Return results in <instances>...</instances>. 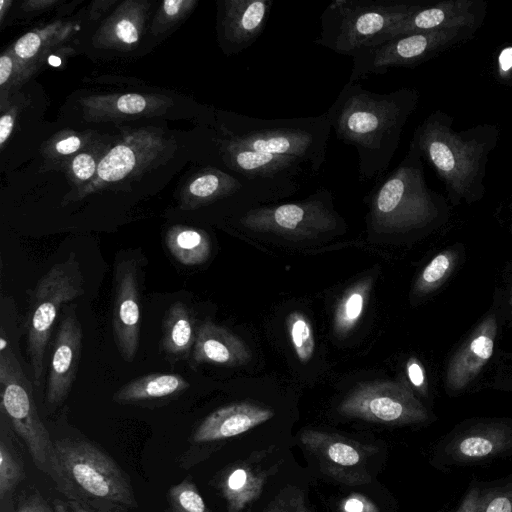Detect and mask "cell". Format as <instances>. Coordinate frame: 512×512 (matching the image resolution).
<instances>
[{
	"label": "cell",
	"instance_id": "277c9868",
	"mask_svg": "<svg viewBox=\"0 0 512 512\" xmlns=\"http://www.w3.org/2000/svg\"><path fill=\"white\" fill-rule=\"evenodd\" d=\"M365 201L369 227L378 234L421 230L438 223L447 212L444 197L428 187L423 159L411 142L401 162L380 179Z\"/></svg>",
	"mask_w": 512,
	"mask_h": 512
},
{
	"label": "cell",
	"instance_id": "9c48e42d",
	"mask_svg": "<svg viewBox=\"0 0 512 512\" xmlns=\"http://www.w3.org/2000/svg\"><path fill=\"white\" fill-rule=\"evenodd\" d=\"M477 30L451 28L407 34L376 46L363 47L352 56L348 83L372 74H384L390 68H413L443 51L473 38Z\"/></svg>",
	"mask_w": 512,
	"mask_h": 512
},
{
	"label": "cell",
	"instance_id": "4dcf8cb0",
	"mask_svg": "<svg viewBox=\"0 0 512 512\" xmlns=\"http://www.w3.org/2000/svg\"><path fill=\"white\" fill-rule=\"evenodd\" d=\"M289 337L298 359L308 362L313 355L315 339L309 319L299 311L291 312L286 320Z\"/></svg>",
	"mask_w": 512,
	"mask_h": 512
},
{
	"label": "cell",
	"instance_id": "30bf717a",
	"mask_svg": "<svg viewBox=\"0 0 512 512\" xmlns=\"http://www.w3.org/2000/svg\"><path fill=\"white\" fill-rule=\"evenodd\" d=\"M1 409L25 442L38 469L47 473L52 441L41 421L32 385L4 336L0 339Z\"/></svg>",
	"mask_w": 512,
	"mask_h": 512
},
{
	"label": "cell",
	"instance_id": "5bb4252c",
	"mask_svg": "<svg viewBox=\"0 0 512 512\" xmlns=\"http://www.w3.org/2000/svg\"><path fill=\"white\" fill-rule=\"evenodd\" d=\"M139 269L133 259L118 260L114 270L112 330L117 349L126 362L137 354L140 339Z\"/></svg>",
	"mask_w": 512,
	"mask_h": 512
},
{
	"label": "cell",
	"instance_id": "ffe728a7",
	"mask_svg": "<svg viewBox=\"0 0 512 512\" xmlns=\"http://www.w3.org/2000/svg\"><path fill=\"white\" fill-rule=\"evenodd\" d=\"M149 8L146 0L121 2L96 30L93 45L119 51L134 49L145 30Z\"/></svg>",
	"mask_w": 512,
	"mask_h": 512
},
{
	"label": "cell",
	"instance_id": "74e56055",
	"mask_svg": "<svg viewBox=\"0 0 512 512\" xmlns=\"http://www.w3.org/2000/svg\"><path fill=\"white\" fill-rule=\"evenodd\" d=\"M486 481L473 478L458 505L450 512H480Z\"/></svg>",
	"mask_w": 512,
	"mask_h": 512
},
{
	"label": "cell",
	"instance_id": "60d3db41",
	"mask_svg": "<svg viewBox=\"0 0 512 512\" xmlns=\"http://www.w3.org/2000/svg\"><path fill=\"white\" fill-rule=\"evenodd\" d=\"M497 78L512 84V46L503 48L497 57Z\"/></svg>",
	"mask_w": 512,
	"mask_h": 512
},
{
	"label": "cell",
	"instance_id": "3957f363",
	"mask_svg": "<svg viewBox=\"0 0 512 512\" xmlns=\"http://www.w3.org/2000/svg\"><path fill=\"white\" fill-rule=\"evenodd\" d=\"M47 474L69 500L85 507L123 512L137 505L124 471L90 442L52 441Z\"/></svg>",
	"mask_w": 512,
	"mask_h": 512
},
{
	"label": "cell",
	"instance_id": "d6986e66",
	"mask_svg": "<svg viewBox=\"0 0 512 512\" xmlns=\"http://www.w3.org/2000/svg\"><path fill=\"white\" fill-rule=\"evenodd\" d=\"M496 335V318L489 315L450 359L445 377L447 390L459 392L477 377L493 354Z\"/></svg>",
	"mask_w": 512,
	"mask_h": 512
},
{
	"label": "cell",
	"instance_id": "44dd1931",
	"mask_svg": "<svg viewBox=\"0 0 512 512\" xmlns=\"http://www.w3.org/2000/svg\"><path fill=\"white\" fill-rule=\"evenodd\" d=\"M274 412L251 402L223 406L209 414L193 434L195 442H209L242 434L272 418Z\"/></svg>",
	"mask_w": 512,
	"mask_h": 512
},
{
	"label": "cell",
	"instance_id": "d4e9b609",
	"mask_svg": "<svg viewBox=\"0 0 512 512\" xmlns=\"http://www.w3.org/2000/svg\"><path fill=\"white\" fill-rule=\"evenodd\" d=\"M195 339L196 331L188 307L181 301L174 302L164 315L162 350L175 359L186 358L192 353Z\"/></svg>",
	"mask_w": 512,
	"mask_h": 512
},
{
	"label": "cell",
	"instance_id": "8d00e7d4",
	"mask_svg": "<svg viewBox=\"0 0 512 512\" xmlns=\"http://www.w3.org/2000/svg\"><path fill=\"white\" fill-rule=\"evenodd\" d=\"M86 139L83 135L62 131L55 135L48 143V154L50 156H68L72 155L85 146Z\"/></svg>",
	"mask_w": 512,
	"mask_h": 512
},
{
	"label": "cell",
	"instance_id": "484cf974",
	"mask_svg": "<svg viewBox=\"0 0 512 512\" xmlns=\"http://www.w3.org/2000/svg\"><path fill=\"white\" fill-rule=\"evenodd\" d=\"M165 243L170 254L186 266H195L206 262L211 253V241L208 234L195 227L171 226L166 233Z\"/></svg>",
	"mask_w": 512,
	"mask_h": 512
},
{
	"label": "cell",
	"instance_id": "7402d4cb",
	"mask_svg": "<svg viewBox=\"0 0 512 512\" xmlns=\"http://www.w3.org/2000/svg\"><path fill=\"white\" fill-rule=\"evenodd\" d=\"M196 364L239 366L251 358L247 345L230 330L211 321H204L196 330L192 350Z\"/></svg>",
	"mask_w": 512,
	"mask_h": 512
},
{
	"label": "cell",
	"instance_id": "8fae6325",
	"mask_svg": "<svg viewBox=\"0 0 512 512\" xmlns=\"http://www.w3.org/2000/svg\"><path fill=\"white\" fill-rule=\"evenodd\" d=\"M512 456V418H481L455 426L439 441L433 465L444 472Z\"/></svg>",
	"mask_w": 512,
	"mask_h": 512
},
{
	"label": "cell",
	"instance_id": "ab89813d",
	"mask_svg": "<svg viewBox=\"0 0 512 512\" xmlns=\"http://www.w3.org/2000/svg\"><path fill=\"white\" fill-rule=\"evenodd\" d=\"M18 107L13 104L9 105L0 117V149L2 150L8 139L10 138L15 126Z\"/></svg>",
	"mask_w": 512,
	"mask_h": 512
},
{
	"label": "cell",
	"instance_id": "ac0fdd59",
	"mask_svg": "<svg viewBox=\"0 0 512 512\" xmlns=\"http://www.w3.org/2000/svg\"><path fill=\"white\" fill-rule=\"evenodd\" d=\"M79 104L85 121L99 123L160 116L174 101L162 94L109 93L84 96Z\"/></svg>",
	"mask_w": 512,
	"mask_h": 512
},
{
	"label": "cell",
	"instance_id": "bcb514c9",
	"mask_svg": "<svg viewBox=\"0 0 512 512\" xmlns=\"http://www.w3.org/2000/svg\"><path fill=\"white\" fill-rule=\"evenodd\" d=\"M56 512H94L87 507L81 505L78 502L68 500V501H62V500H55L54 506Z\"/></svg>",
	"mask_w": 512,
	"mask_h": 512
},
{
	"label": "cell",
	"instance_id": "f907efd6",
	"mask_svg": "<svg viewBox=\"0 0 512 512\" xmlns=\"http://www.w3.org/2000/svg\"><path fill=\"white\" fill-rule=\"evenodd\" d=\"M510 208H511V210H512V199H511V204H510Z\"/></svg>",
	"mask_w": 512,
	"mask_h": 512
},
{
	"label": "cell",
	"instance_id": "c3c4849f",
	"mask_svg": "<svg viewBox=\"0 0 512 512\" xmlns=\"http://www.w3.org/2000/svg\"><path fill=\"white\" fill-rule=\"evenodd\" d=\"M12 3L13 2L11 0H1L0 1V23L3 22V19L6 15V13L9 11Z\"/></svg>",
	"mask_w": 512,
	"mask_h": 512
},
{
	"label": "cell",
	"instance_id": "83f0119b",
	"mask_svg": "<svg viewBox=\"0 0 512 512\" xmlns=\"http://www.w3.org/2000/svg\"><path fill=\"white\" fill-rule=\"evenodd\" d=\"M302 441L338 466L353 467L361 461V454L356 447L344 440L334 439L331 435L306 431L302 435Z\"/></svg>",
	"mask_w": 512,
	"mask_h": 512
},
{
	"label": "cell",
	"instance_id": "e575fe53",
	"mask_svg": "<svg viewBox=\"0 0 512 512\" xmlns=\"http://www.w3.org/2000/svg\"><path fill=\"white\" fill-rule=\"evenodd\" d=\"M101 158L97 157L95 152L83 151L71 160L68 175L76 185L80 186L79 189L95 178Z\"/></svg>",
	"mask_w": 512,
	"mask_h": 512
},
{
	"label": "cell",
	"instance_id": "e0dca14e",
	"mask_svg": "<svg viewBox=\"0 0 512 512\" xmlns=\"http://www.w3.org/2000/svg\"><path fill=\"white\" fill-rule=\"evenodd\" d=\"M273 0H224L219 4V35L224 52L238 54L264 31Z\"/></svg>",
	"mask_w": 512,
	"mask_h": 512
},
{
	"label": "cell",
	"instance_id": "f6af8a7d",
	"mask_svg": "<svg viewBox=\"0 0 512 512\" xmlns=\"http://www.w3.org/2000/svg\"><path fill=\"white\" fill-rule=\"evenodd\" d=\"M116 0H95L90 4L89 16L91 20L99 19L111 6L116 4Z\"/></svg>",
	"mask_w": 512,
	"mask_h": 512
},
{
	"label": "cell",
	"instance_id": "cb8c5ba5",
	"mask_svg": "<svg viewBox=\"0 0 512 512\" xmlns=\"http://www.w3.org/2000/svg\"><path fill=\"white\" fill-rule=\"evenodd\" d=\"M73 31L72 23L56 21L25 33L10 48L22 61L38 68L46 54L66 41Z\"/></svg>",
	"mask_w": 512,
	"mask_h": 512
},
{
	"label": "cell",
	"instance_id": "8992f818",
	"mask_svg": "<svg viewBox=\"0 0 512 512\" xmlns=\"http://www.w3.org/2000/svg\"><path fill=\"white\" fill-rule=\"evenodd\" d=\"M422 6L408 2L334 0L320 16L321 32L314 43L352 57Z\"/></svg>",
	"mask_w": 512,
	"mask_h": 512
},
{
	"label": "cell",
	"instance_id": "ee69618b",
	"mask_svg": "<svg viewBox=\"0 0 512 512\" xmlns=\"http://www.w3.org/2000/svg\"><path fill=\"white\" fill-rule=\"evenodd\" d=\"M59 0H28L21 4V10L26 13L42 12L57 5Z\"/></svg>",
	"mask_w": 512,
	"mask_h": 512
},
{
	"label": "cell",
	"instance_id": "7bdbcfd3",
	"mask_svg": "<svg viewBox=\"0 0 512 512\" xmlns=\"http://www.w3.org/2000/svg\"><path fill=\"white\" fill-rule=\"evenodd\" d=\"M345 512H377L375 507L360 495H352L344 503Z\"/></svg>",
	"mask_w": 512,
	"mask_h": 512
},
{
	"label": "cell",
	"instance_id": "d6a6232c",
	"mask_svg": "<svg viewBox=\"0 0 512 512\" xmlns=\"http://www.w3.org/2000/svg\"><path fill=\"white\" fill-rule=\"evenodd\" d=\"M480 512H512V474L486 481Z\"/></svg>",
	"mask_w": 512,
	"mask_h": 512
},
{
	"label": "cell",
	"instance_id": "b9f144b4",
	"mask_svg": "<svg viewBox=\"0 0 512 512\" xmlns=\"http://www.w3.org/2000/svg\"><path fill=\"white\" fill-rule=\"evenodd\" d=\"M15 512H56L41 496L32 495Z\"/></svg>",
	"mask_w": 512,
	"mask_h": 512
},
{
	"label": "cell",
	"instance_id": "d590c367",
	"mask_svg": "<svg viewBox=\"0 0 512 512\" xmlns=\"http://www.w3.org/2000/svg\"><path fill=\"white\" fill-rule=\"evenodd\" d=\"M23 472L8 448L0 444V498L10 492L22 479Z\"/></svg>",
	"mask_w": 512,
	"mask_h": 512
},
{
	"label": "cell",
	"instance_id": "7dc6e473",
	"mask_svg": "<svg viewBox=\"0 0 512 512\" xmlns=\"http://www.w3.org/2000/svg\"><path fill=\"white\" fill-rule=\"evenodd\" d=\"M270 512H309L304 504L300 501L292 502V499L289 502L284 501L279 503L277 506L273 508Z\"/></svg>",
	"mask_w": 512,
	"mask_h": 512
},
{
	"label": "cell",
	"instance_id": "6da1fadb",
	"mask_svg": "<svg viewBox=\"0 0 512 512\" xmlns=\"http://www.w3.org/2000/svg\"><path fill=\"white\" fill-rule=\"evenodd\" d=\"M419 99L415 88L380 94L359 82L344 85L326 112L336 137L356 149L360 181L380 178L386 172Z\"/></svg>",
	"mask_w": 512,
	"mask_h": 512
},
{
	"label": "cell",
	"instance_id": "5b68a950",
	"mask_svg": "<svg viewBox=\"0 0 512 512\" xmlns=\"http://www.w3.org/2000/svg\"><path fill=\"white\" fill-rule=\"evenodd\" d=\"M331 131L327 112L287 119H262L229 112L219 124L222 136L258 152L297 159L313 175L326 161Z\"/></svg>",
	"mask_w": 512,
	"mask_h": 512
},
{
	"label": "cell",
	"instance_id": "603a6c76",
	"mask_svg": "<svg viewBox=\"0 0 512 512\" xmlns=\"http://www.w3.org/2000/svg\"><path fill=\"white\" fill-rule=\"evenodd\" d=\"M189 388L185 378L174 373H153L138 377L120 387L113 399L131 404L167 398Z\"/></svg>",
	"mask_w": 512,
	"mask_h": 512
},
{
	"label": "cell",
	"instance_id": "836d02e7",
	"mask_svg": "<svg viewBox=\"0 0 512 512\" xmlns=\"http://www.w3.org/2000/svg\"><path fill=\"white\" fill-rule=\"evenodd\" d=\"M168 500L172 512H210L196 486L188 480L171 487Z\"/></svg>",
	"mask_w": 512,
	"mask_h": 512
},
{
	"label": "cell",
	"instance_id": "1f68e13d",
	"mask_svg": "<svg viewBox=\"0 0 512 512\" xmlns=\"http://www.w3.org/2000/svg\"><path fill=\"white\" fill-rule=\"evenodd\" d=\"M197 0H166L155 13L151 34L154 36L165 33L184 20L197 6Z\"/></svg>",
	"mask_w": 512,
	"mask_h": 512
},
{
	"label": "cell",
	"instance_id": "f546056e",
	"mask_svg": "<svg viewBox=\"0 0 512 512\" xmlns=\"http://www.w3.org/2000/svg\"><path fill=\"white\" fill-rule=\"evenodd\" d=\"M457 262V253L445 250L434 256L419 274L414 292L426 295L438 289L450 276Z\"/></svg>",
	"mask_w": 512,
	"mask_h": 512
},
{
	"label": "cell",
	"instance_id": "ba28073f",
	"mask_svg": "<svg viewBox=\"0 0 512 512\" xmlns=\"http://www.w3.org/2000/svg\"><path fill=\"white\" fill-rule=\"evenodd\" d=\"M83 293V276L73 252L65 261L53 265L32 291L26 331L27 351L36 386L41 382L46 347L60 307Z\"/></svg>",
	"mask_w": 512,
	"mask_h": 512
},
{
	"label": "cell",
	"instance_id": "7c38bea8",
	"mask_svg": "<svg viewBox=\"0 0 512 512\" xmlns=\"http://www.w3.org/2000/svg\"><path fill=\"white\" fill-rule=\"evenodd\" d=\"M339 413L366 421L409 425L430 419L410 387L400 381H374L357 386L339 405Z\"/></svg>",
	"mask_w": 512,
	"mask_h": 512
},
{
	"label": "cell",
	"instance_id": "4316f807",
	"mask_svg": "<svg viewBox=\"0 0 512 512\" xmlns=\"http://www.w3.org/2000/svg\"><path fill=\"white\" fill-rule=\"evenodd\" d=\"M372 278L366 277L352 285L341 297L334 314V332L345 336L358 324L372 288Z\"/></svg>",
	"mask_w": 512,
	"mask_h": 512
},
{
	"label": "cell",
	"instance_id": "9a60e30c",
	"mask_svg": "<svg viewBox=\"0 0 512 512\" xmlns=\"http://www.w3.org/2000/svg\"><path fill=\"white\" fill-rule=\"evenodd\" d=\"M486 11L487 4L481 0H443L430 6L423 5L387 30L371 46L417 32L462 27L477 30L485 19Z\"/></svg>",
	"mask_w": 512,
	"mask_h": 512
},
{
	"label": "cell",
	"instance_id": "f1b7e54d",
	"mask_svg": "<svg viewBox=\"0 0 512 512\" xmlns=\"http://www.w3.org/2000/svg\"><path fill=\"white\" fill-rule=\"evenodd\" d=\"M37 67L30 65L16 56L11 48L5 50L0 56V105L1 112L9 105L8 97L26 83L37 71Z\"/></svg>",
	"mask_w": 512,
	"mask_h": 512
},
{
	"label": "cell",
	"instance_id": "52a82bcc",
	"mask_svg": "<svg viewBox=\"0 0 512 512\" xmlns=\"http://www.w3.org/2000/svg\"><path fill=\"white\" fill-rule=\"evenodd\" d=\"M237 223L250 232L292 240L315 239L344 227L333 193L324 187L303 200L252 207L239 215Z\"/></svg>",
	"mask_w": 512,
	"mask_h": 512
},
{
	"label": "cell",
	"instance_id": "681fc988",
	"mask_svg": "<svg viewBox=\"0 0 512 512\" xmlns=\"http://www.w3.org/2000/svg\"><path fill=\"white\" fill-rule=\"evenodd\" d=\"M510 303L512 305V291H511V296H510Z\"/></svg>",
	"mask_w": 512,
	"mask_h": 512
},
{
	"label": "cell",
	"instance_id": "4fadbf2b",
	"mask_svg": "<svg viewBox=\"0 0 512 512\" xmlns=\"http://www.w3.org/2000/svg\"><path fill=\"white\" fill-rule=\"evenodd\" d=\"M172 144L158 130L141 128L129 132L102 156L95 178L77 190L78 197L82 199L112 183L140 176L164 160Z\"/></svg>",
	"mask_w": 512,
	"mask_h": 512
},
{
	"label": "cell",
	"instance_id": "2e32d148",
	"mask_svg": "<svg viewBox=\"0 0 512 512\" xmlns=\"http://www.w3.org/2000/svg\"><path fill=\"white\" fill-rule=\"evenodd\" d=\"M82 350V328L74 307H69L60 322L47 376L45 403L61 404L75 381Z\"/></svg>",
	"mask_w": 512,
	"mask_h": 512
},
{
	"label": "cell",
	"instance_id": "7a4b0ae2",
	"mask_svg": "<svg viewBox=\"0 0 512 512\" xmlns=\"http://www.w3.org/2000/svg\"><path fill=\"white\" fill-rule=\"evenodd\" d=\"M453 123L450 114L436 110L416 127L410 142L443 181L450 201L470 204L485 194L487 163L500 131L487 123L457 131Z\"/></svg>",
	"mask_w": 512,
	"mask_h": 512
},
{
	"label": "cell",
	"instance_id": "f35d334b",
	"mask_svg": "<svg viewBox=\"0 0 512 512\" xmlns=\"http://www.w3.org/2000/svg\"><path fill=\"white\" fill-rule=\"evenodd\" d=\"M406 372L411 384L423 395L427 393V380L422 363L416 357H410L406 363Z\"/></svg>",
	"mask_w": 512,
	"mask_h": 512
}]
</instances>
